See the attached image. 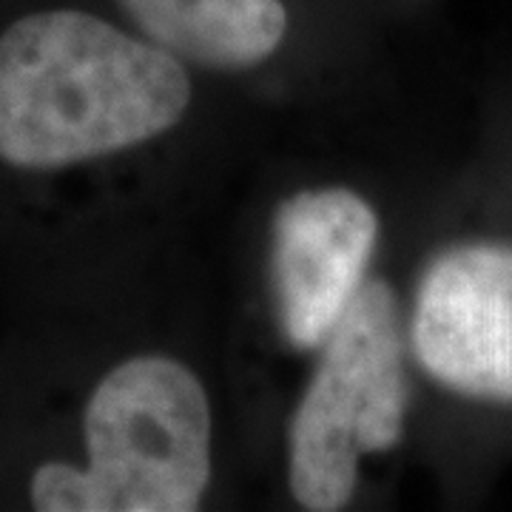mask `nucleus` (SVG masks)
Masks as SVG:
<instances>
[{"label":"nucleus","mask_w":512,"mask_h":512,"mask_svg":"<svg viewBox=\"0 0 512 512\" xmlns=\"http://www.w3.org/2000/svg\"><path fill=\"white\" fill-rule=\"evenodd\" d=\"M276 126L103 6L0 12V319L72 322L188 291Z\"/></svg>","instance_id":"f257e3e1"},{"label":"nucleus","mask_w":512,"mask_h":512,"mask_svg":"<svg viewBox=\"0 0 512 512\" xmlns=\"http://www.w3.org/2000/svg\"><path fill=\"white\" fill-rule=\"evenodd\" d=\"M248 495L214 279L0 330L3 512H214Z\"/></svg>","instance_id":"f03ea898"},{"label":"nucleus","mask_w":512,"mask_h":512,"mask_svg":"<svg viewBox=\"0 0 512 512\" xmlns=\"http://www.w3.org/2000/svg\"><path fill=\"white\" fill-rule=\"evenodd\" d=\"M228 228L225 268H214L222 370L256 495L302 370L396 245L359 117L276 128L239 183Z\"/></svg>","instance_id":"7ed1b4c3"},{"label":"nucleus","mask_w":512,"mask_h":512,"mask_svg":"<svg viewBox=\"0 0 512 512\" xmlns=\"http://www.w3.org/2000/svg\"><path fill=\"white\" fill-rule=\"evenodd\" d=\"M396 251L393 245L279 413L256 484V495L276 510H362L416 430L419 393Z\"/></svg>","instance_id":"20e7f679"},{"label":"nucleus","mask_w":512,"mask_h":512,"mask_svg":"<svg viewBox=\"0 0 512 512\" xmlns=\"http://www.w3.org/2000/svg\"><path fill=\"white\" fill-rule=\"evenodd\" d=\"M109 12L185 69L276 126L359 117L370 69L359 40L296 0H109Z\"/></svg>","instance_id":"39448f33"},{"label":"nucleus","mask_w":512,"mask_h":512,"mask_svg":"<svg viewBox=\"0 0 512 512\" xmlns=\"http://www.w3.org/2000/svg\"><path fill=\"white\" fill-rule=\"evenodd\" d=\"M416 393L512 413V237L467 234L402 271Z\"/></svg>","instance_id":"423d86ee"}]
</instances>
